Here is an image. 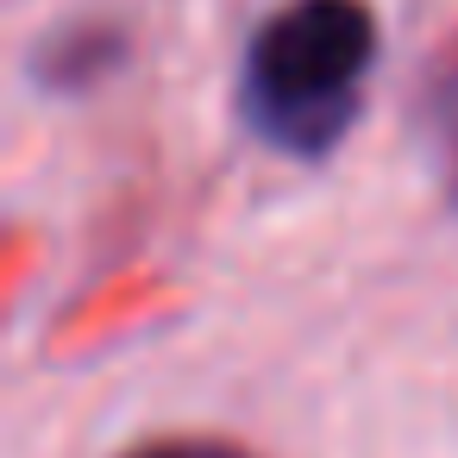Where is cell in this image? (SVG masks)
Listing matches in <instances>:
<instances>
[{"label":"cell","instance_id":"1","mask_svg":"<svg viewBox=\"0 0 458 458\" xmlns=\"http://www.w3.org/2000/svg\"><path fill=\"white\" fill-rule=\"evenodd\" d=\"M370 64L377 13L364 0H289L245 45V126L289 157H327L358 114Z\"/></svg>","mask_w":458,"mask_h":458},{"label":"cell","instance_id":"2","mask_svg":"<svg viewBox=\"0 0 458 458\" xmlns=\"http://www.w3.org/2000/svg\"><path fill=\"white\" fill-rule=\"evenodd\" d=\"M120 51H126V45H120V32H101V26H89V32H64V38H51V51L38 57V82L89 89V82H95Z\"/></svg>","mask_w":458,"mask_h":458},{"label":"cell","instance_id":"3","mask_svg":"<svg viewBox=\"0 0 458 458\" xmlns=\"http://www.w3.org/2000/svg\"><path fill=\"white\" fill-rule=\"evenodd\" d=\"M126 458H251V452H239L226 439H157V445H139Z\"/></svg>","mask_w":458,"mask_h":458},{"label":"cell","instance_id":"4","mask_svg":"<svg viewBox=\"0 0 458 458\" xmlns=\"http://www.w3.org/2000/svg\"><path fill=\"white\" fill-rule=\"evenodd\" d=\"M445 151H452V182H458V101H445Z\"/></svg>","mask_w":458,"mask_h":458}]
</instances>
